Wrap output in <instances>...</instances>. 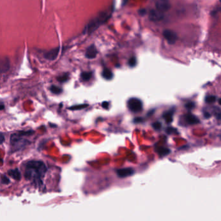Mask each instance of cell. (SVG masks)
Instances as JSON below:
<instances>
[{"label":"cell","instance_id":"9c48e42d","mask_svg":"<svg viewBox=\"0 0 221 221\" xmlns=\"http://www.w3.org/2000/svg\"><path fill=\"white\" fill-rule=\"evenodd\" d=\"M59 48H56L49 50L44 54V57L48 60H54L57 58V56L59 53Z\"/></svg>","mask_w":221,"mask_h":221},{"label":"cell","instance_id":"83f0119b","mask_svg":"<svg viewBox=\"0 0 221 221\" xmlns=\"http://www.w3.org/2000/svg\"><path fill=\"white\" fill-rule=\"evenodd\" d=\"M102 106L104 108L107 109L108 107V106H109V103L108 102H103L102 104Z\"/></svg>","mask_w":221,"mask_h":221},{"label":"cell","instance_id":"3957f363","mask_svg":"<svg viewBox=\"0 0 221 221\" xmlns=\"http://www.w3.org/2000/svg\"><path fill=\"white\" fill-rule=\"evenodd\" d=\"M127 107L132 112L138 113L143 110V103L140 99L132 97L128 99L127 102Z\"/></svg>","mask_w":221,"mask_h":221},{"label":"cell","instance_id":"6da1fadb","mask_svg":"<svg viewBox=\"0 0 221 221\" xmlns=\"http://www.w3.org/2000/svg\"><path fill=\"white\" fill-rule=\"evenodd\" d=\"M47 170V167L43 161L31 160L26 163L24 176L27 180H31L36 184L38 183L41 184Z\"/></svg>","mask_w":221,"mask_h":221},{"label":"cell","instance_id":"cb8c5ba5","mask_svg":"<svg viewBox=\"0 0 221 221\" xmlns=\"http://www.w3.org/2000/svg\"><path fill=\"white\" fill-rule=\"evenodd\" d=\"M67 79H68V75H67V74H64L63 75H61L60 76H58V77L57 78V80L60 82H66V81H67Z\"/></svg>","mask_w":221,"mask_h":221},{"label":"cell","instance_id":"603a6c76","mask_svg":"<svg viewBox=\"0 0 221 221\" xmlns=\"http://www.w3.org/2000/svg\"><path fill=\"white\" fill-rule=\"evenodd\" d=\"M166 133L168 134H176L178 133L177 130L173 127H167L166 130Z\"/></svg>","mask_w":221,"mask_h":221},{"label":"cell","instance_id":"484cf974","mask_svg":"<svg viewBox=\"0 0 221 221\" xmlns=\"http://www.w3.org/2000/svg\"><path fill=\"white\" fill-rule=\"evenodd\" d=\"M185 108H186L187 109H188V110H191V109L194 108V104L193 102H189L187 103V104L185 105Z\"/></svg>","mask_w":221,"mask_h":221},{"label":"cell","instance_id":"d4e9b609","mask_svg":"<svg viewBox=\"0 0 221 221\" xmlns=\"http://www.w3.org/2000/svg\"><path fill=\"white\" fill-rule=\"evenodd\" d=\"M1 183L4 184H8L10 183V180L8 179L5 175H4L1 176Z\"/></svg>","mask_w":221,"mask_h":221},{"label":"cell","instance_id":"7c38bea8","mask_svg":"<svg viewBox=\"0 0 221 221\" xmlns=\"http://www.w3.org/2000/svg\"><path fill=\"white\" fill-rule=\"evenodd\" d=\"M8 175L16 180H20L21 179V172L18 169H10L8 170Z\"/></svg>","mask_w":221,"mask_h":221},{"label":"cell","instance_id":"4316f807","mask_svg":"<svg viewBox=\"0 0 221 221\" xmlns=\"http://www.w3.org/2000/svg\"><path fill=\"white\" fill-rule=\"evenodd\" d=\"M146 13L147 11L145 8H141V9L139 10V11H138V13H139V14L141 16H144L146 14Z\"/></svg>","mask_w":221,"mask_h":221},{"label":"cell","instance_id":"30bf717a","mask_svg":"<svg viewBox=\"0 0 221 221\" xmlns=\"http://www.w3.org/2000/svg\"><path fill=\"white\" fill-rule=\"evenodd\" d=\"M184 120L188 125H196L200 123L199 119L196 116H194V115L191 114H185L184 116Z\"/></svg>","mask_w":221,"mask_h":221},{"label":"cell","instance_id":"7402d4cb","mask_svg":"<svg viewBox=\"0 0 221 221\" xmlns=\"http://www.w3.org/2000/svg\"><path fill=\"white\" fill-rule=\"evenodd\" d=\"M153 128L156 130H160L161 128V123L159 121H156L154 123H153V124L152 125Z\"/></svg>","mask_w":221,"mask_h":221},{"label":"cell","instance_id":"7a4b0ae2","mask_svg":"<svg viewBox=\"0 0 221 221\" xmlns=\"http://www.w3.org/2000/svg\"><path fill=\"white\" fill-rule=\"evenodd\" d=\"M108 14L105 13H101L99 14V15L96 17L95 18L90 20L89 23L87 25V32L88 33H91L98 28L99 26L106 21V20L108 18Z\"/></svg>","mask_w":221,"mask_h":221},{"label":"cell","instance_id":"1f68e13d","mask_svg":"<svg viewBox=\"0 0 221 221\" xmlns=\"http://www.w3.org/2000/svg\"><path fill=\"white\" fill-rule=\"evenodd\" d=\"M219 105H221V99H219Z\"/></svg>","mask_w":221,"mask_h":221},{"label":"cell","instance_id":"ffe728a7","mask_svg":"<svg viewBox=\"0 0 221 221\" xmlns=\"http://www.w3.org/2000/svg\"><path fill=\"white\" fill-rule=\"evenodd\" d=\"M216 101V97L214 95H208L206 97L205 101L207 103H213Z\"/></svg>","mask_w":221,"mask_h":221},{"label":"cell","instance_id":"9a60e30c","mask_svg":"<svg viewBox=\"0 0 221 221\" xmlns=\"http://www.w3.org/2000/svg\"><path fill=\"white\" fill-rule=\"evenodd\" d=\"M102 77L106 80H111L113 78V73L112 71L108 69H105L102 73Z\"/></svg>","mask_w":221,"mask_h":221},{"label":"cell","instance_id":"f546056e","mask_svg":"<svg viewBox=\"0 0 221 221\" xmlns=\"http://www.w3.org/2000/svg\"><path fill=\"white\" fill-rule=\"evenodd\" d=\"M4 134H3L1 133V141H0V143H1V144H2L3 142H4Z\"/></svg>","mask_w":221,"mask_h":221},{"label":"cell","instance_id":"2e32d148","mask_svg":"<svg viewBox=\"0 0 221 221\" xmlns=\"http://www.w3.org/2000/svg\"><path fill=\"white\" fill-rule=\"evenodd\" d=\"M156 151L160 156H166L170 153V150L164 147H158Z\"/></svg>","mask_w":221,"mask_h":221},{"label":"cell","instance_id":"44dd1931","mask_svg":"<svg viewBox=\"0 0 221 221\" xmlns=\"http://www.w3.org/2000/svg\"><path fill=\"white\" fill-rule=\"evenodd\" d=\"M137 64V60H136V58L134 57H131L130 58V60H128V65L130 67H134L135 65H136Z\"/></svg>","mask_w":221,"mask_h":221},{"label":"cell","instance_id":"f1b7e54d","mask_svg":"<svg viewBox=\"0 0 221 221\" xmlns=\"http://www.w3.org/2000/svg\"><path fill=\"white\" fill-rule=\"evenodd\" d=\"M210 116H211V115L209 113H208V112L204 113V117H206V118H209V117H210Z\"/></svg>","mask_w":221,"mask_h":221},{"label":"cell","instance_id":"8992f818","mask_svg":"<svg viewBox=\"0 0 221 221\" xmlns=\"http://www.w3.org/2000/svg\"><path fill=\"white\" fill-rule=\"evenodd\" d=\"M156 8L161 13H166L170 8V4L169 0H158L156 2Z\"/></svg>","mask_w":221,"mask_h":221},{"label":"cell","instance_id":"d6986e66","mask_svg":"<svg viewBox=\"0 0 221 221\" xmlns=\"http://www.w3.org/2000/svg\"><path fill=\"white\" fill-rule=\"evenodd\" d=\"M87 104L85 105H76V106H73V107H71L69 108V110H81V109H83L86 108L88 107Z\"/></svg>","mask_w":221,"mask_h":221},{"label":"cell","instance_id":"277c9868","mask_svg":"<svg viewBox=\"0 0 221 221\" xmlns=\"http://www.w3.org/2000/svg\"><path fill=\"white\" fill-rule=\"evenodd\" d=\"M22 135L18 134H13L11 137V144L16 149H21L25 147L27 141L22 138Z\"/></svg>","mask_w":221,"mask_h":221},{"label":"cell","instance_id":"ac0fdd59","mask_svg":"<svg viewBox=\"0 0 221 221\" xmlns=\"http://www.w3.org/2000/svg\"><path fill=\"white\" fill-rule=\"evenodd\" d=\"M50 90H51V92L54 94H60L62 93V88L58 86H54V85L53 86H51V88H50Z\"/></svg>","mask_w":221,"mask_h":221},{"label":"cell","instance_id":"5bb4252c","mask_svg":"<svg viewBox=\"0 0 221 221\" xmlns=\"http://www.w3.org/2000/svg\"><path fill=\"white\" fill-rule=\"evenodd\" d=\"M173 115H174V110H169L166 112H164L163 114V118L165 119L167 123H170L173 121Z\"/></svg>","mask_w":221,"mask_h":221},{"label":"cell","instance_id":"ba28073f","mask_svg":"<svg viewBox=\"0 0 221 221\" xmlns=\"http://www.w3.org/2000/svg\"><path fill=\"white\" fill-rule=\"evenodd\" d=\"M117 175L120 178H126L134 175V170L132 168H125L117 170Z\"/></svg>","mask_w":221,"mask_h":221},{"label":"cell","instance_id":"4dcf8cb0","mask_svg":"<svg viewBox=\"0 0 221 221\" xmlns=\"http://www.w3.org/2000/svg\"><path fill=\"white\" fill-rule=\"evenodd\" d=\"M4 108V104H3V102H1V110H2Z\"/></svg>","mask_w":221,"mask_h":221},{"label":"cell","instance_id":"e0dca14e","mask_svg":"<svg viewBox=\"0 0 221 221\" xmlns=\"http://www.w3.org/2000/svg\"><path fill=\"white\" fill-rule=\"evenodd\" d=\"M92 72H83L82 73L81 75V78L83 81H88L92 78Z\"/></svg>","mask_w":221,"mask_h":221},{"label":"cell","instance_id":"52a82bcc","mask_svg":"<svg viewBox=\"0 0 221 221\" xmlns=\"http://www.w3.org/2000/svg\"><path fill=\"white\" fill-rule=\"evenodd\" d=\"M149 20L152 22H159L163 19V13H161V12L157 9H152L149 11Z\"/></svg>","mask_w":221,"mask_h":221},{"label":"cell","instance_id":"4fadbf2b","mask_svg":"<svg viewBox=\"0 0 221 221\" xmlns=\"http://www.w3.org/2000/svg\"><path fill=\"white\" fill-rule=\"evenodd\" d=\"M10 62L7 57H4L1 60V71L2 73L7 72L9 69Z\"/></svg>","mask_w":221,"mask_h":221},{"label":"cell","instance_id":"8fae6325","mask_svg":"<svg viewBox=\"0 0 221 221\" xmlns=\"http://www.w3.org/2000/svg\"><path fill=\"white\" fill-rule=\"evenodd\" d=\"M97 53L98 52H97V50L95 48V46L94 45H92L87 49L85 56H86V57L87 58H89V59H93V58H95L96 57Z\"/></svg>","mask_w":221,"mask_h":221},{"label":"cell","instance_id":"5b68a950","mask_svg":"<svg viewBox=\"0 0 221 221\" xmlns=\"http://www.w3.org/2000/svg\"><path fill=\"white\" fill-rule=\"evenodd\" d=\"M163 35L169 44H175L178 40V36L176 32L172 30H170V29L164 30Z\"/></svg>","mask_w":221,"mask_h":221}]
</instances>
